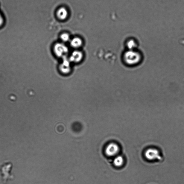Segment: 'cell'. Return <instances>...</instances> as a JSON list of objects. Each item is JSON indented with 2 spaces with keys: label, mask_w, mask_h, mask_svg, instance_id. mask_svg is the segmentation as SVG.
<instances>
[{
  "label": "cell",
  "mask_w": 184,
  "mask_h": 184,
  "mask_svg": "<svg viewBox=\"0 0 184 184\" xmlns=\"http://www.w3.org/2000/svg\"><path fill=\"white\" fill-rule=\"evenodd\" d=\"M124 162V159L122 156L120 155L116 156L113 161L114 165L117 167H120L122 166Z\"/></svg>",
  "instance_id": "cell-9"
},
{
  "label": "cell",
  "mask_w": 184,
  "mask_h": 184,
  "mask_svg": "<svg viewBox=\"0 0 184 184\" xmlns=\"http://www.w3.org/2000/svg\"><path fill=\"white\" fill-rule=\"evenodd\" d=\"M105 153L108 156H116L119 152V147L117 144L112 143L109 144L105 149Z\"/></svg>",
  "instance_id": "cell-4"
},
{
  "label": "cell",
  "mask_w": 184,
  "mask_h": 184,
  "mask_svg": "<svg viewBox=\"0 0 184 184\" xmlns=\"http://www.w3.org/2000/svg\"><path fill=\"white\" fill-rule=\"evenodd\" d=\"M82 44V41L78 37L73 39L71 42V45L74 48H78L81 46Z\"/></svg>",
  "instance_id": "cell-10"
},
{
  "label": "cell",
  "mask_w": 184,
  "mask_h": 184,
  "mask_svg": "<svg viewBox=\"0 0 184 184\" xmlns=\"http://www.w3.org/2000/svg\"><path fill=\"white\" fill-rule=\"evenodd\" d=\"M140 57L139 53L135 51H128L124 56V60L128 65L137 64L140 61Z\"/></svg>",
  "instance_id": "cell-2"
},
{
  "label": "cell",
  "mask_w": 184,
  "mask_h": 184,
  "mask_svg": "<svg viewBox=\"0 0 184 184\" xmlns=\"http://www.w3.org/2000/svg\"><path fill=\"white\" fill-rule=\"evenodd\" d=\"M3 23H4V19L0 13V27L3 25Z\"/></svg>",
  "instance_id": "cell-12"
},
{
  "label": "cell",
  "mask_w": 184,
  "mask_h": 184,
  "mask_svg": "<svg viewBox=\"0 0 184 184\" xmlns=\"http://www.w3.org/2000/svg\"><path fill=\"white\" fill-rule=\"evenodd\" d=\"M145 156L147 160L150 161L162 160L159 152L155 148H151L147 149L145 153Z\"/></svg>",
  "instance_id": "cell-3"
},
{
  "label": "cell",
  "mask_w": 184,
  "mask_h": 184,
  "mask_svg": "<svg viewBox=\"0 0 184 184\" xmlns=\"http://www.w3.org/2000/svg\"><path fill=\"white\" fill-rule=\"evenodd\" d=\"M83 57V54L81 51H75L73 52L70 57V60L72 62L77 63L82 60Z\"/></svg>",
  "instance_id": "cell-6"
},
{
  "label": "cell",
  "mask_w": 184,
  "mask_h": 184,
  "mask_svg": "<svg viewBox=\"0 0 184 184\" xmlns=\"http://www.w3.org/2000/svg\"><path fill=\"white\" fill-rule=\"evenodd\" d=\"M54 51L55 54L59 57L64 56L68 51V49L65 45L61 43H58L55 45L54 48Z\"/></svg>",
  "instance_id": "cell-5"
},
{
  "label": "cell",
  "mask_w": 184,
  "mask_h": 184,
  "mask_svg": "<svg viewBox=\"0 0 184 184\" xmlns=\"http://www.w3.org/2000/svg\"><path fill=\"white\" fill-rule=\"evenodd\" d=\"M13 165L11 162H6L3 163L0 167V174L4 179L11 178V173Z\"/></svg>",
  "instance_id": "cell-1"
},
{
  "label": "cell",
  "mask_w": 184,
  "mask_h": 184,
  "mask_svg": "<svg viewBox=\"0 0 184 184\" xmlns=\"http://www.w3.org/2000/svg\"><path fill=\"white\" fill-rule=\"evenodd\" d=\"M69 62L68 60L64 61L60 67V69L64 74H67L70 71V66Z\"/></svg>",
  "instance_id": "cell-7"
},
{
  "label": "cell",
  "mask_w": 184,
  "mask_h": 184,
  "mask_svg": "<svg viewBox=\"0 0 184 184\" xmlns=\"http://www.w3.org/2000/svg\"><path fill=\"white\" fill-rule=\"evenodd\" d=\"M61 39L64 42H68L69 39V36L67 34L65 33L61 36Z\"/></svg>",
  "instance_id": "cell-11"
},
{
  "label": "cell",
  "mask_w": 184,
  "mask_h": 184,
  "mask_svg": "<svg viewBox=\"0 0 184 184\" xmlns=\"http://www.w3.org/2000/svg\"><path fill=\"white\" fill-rule=\"evenodd\" d=\"M57 15L59 19L61 20H64L67 18L68 12L65 8H61L58 10Z\"/></svg>",
  "instance_id": "cell-8"
}]
</instances>
